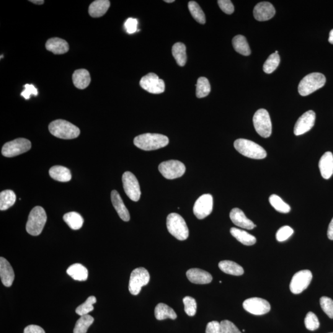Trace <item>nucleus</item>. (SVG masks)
<instances>
[{"mask_svg":"<svg viewBox=\"0 0 333 333\" xmlns=\"http://www.w3.org/2000/svg\"><path fill=\"white\" fill-rule=\"evenodd\" d=\"M134 144L144 151H153L164 148L169 143L167 136L157 133H144L136 136Z\"/></svg>","mask_w":333,"mask_h":333,"instance_id":"1","label":"nucleus"},{"mask_svg":"<svg viewBox=\"0 0 333 333\" xmlns=\"http://www.w3.org/2000/svg\"><path fill=\"white\" fill-rule=\"evenodd\" d=\"M49 131L57 138L65 139H74L78 137L81 130L77 126L68 121L56 120L50 123Z\"/></svg>","mask_w":333,"mask_h":333,"instance_id":"2","label":"nucleus"},{"mask_svg":"<svg viewBox=\"0 0 333 333\" xmlns=\"http://www.w3.org/2000/svg\"><path fill=\"white\" fill-rule=\"evenodd\" d=\"M234 147L240 154L249 158L262 159L267 157V152L261 146L248 139H236Z\"/></svg>","mask_w":333,"mask_h":333,"instance_id":"3","label":"nucleus"},{"mask_svg":"<svg viewBox=\"0 0 333 333\" xmlns=\"http://www.w3.org/2000/svg\"><path fill=\"white\" fill-rule=\"evenodd\" d=\"M326 83V77L319 72H314L304 77L299 84L298 91L303 97L308 96L321 89Z\"/></svg>","mask_w":333,"mask_h":333,"instance_id":"4","label":"nucleus"},{"mask_svg":"<svg viewBox=\"0 0 333 333\" xmlns=\"http://www.w3.org/2000/svg\"><path fill=\"white\" fill-rule=\"evenodd\" d=\"M47 216L45 210L40 206H36L31 211L26 224V230L32 236H38L45 226Z\"/></svg>","mask_w":333,"mask_h":333,"instance_id":"5","label":"nucleus"},{"mask_svg":"<svg viewBox=\"0 0 333 333\" xmlns=\"http://www.w3.org/2000/svg\"><path fill=\"white\" fill-rule=\"evenodd\" d=\"M167 227L169 233L180 241H184L189 236L187 224L179 214L172 213L168 216Z\"/></svg>","mask_w":333,"mask_h":333,"instance_id":"6","label":"nucleus"},{"mask_svg":"<svg viewBox=\"0 0 333 333\" xmlns=\"http://www.w3.org/2000/svg\"><path fill=\"white\" fill-rule=\"evenodd\" d=\"M253 123L255 130L262 137L268 138L272 135V122L267 110L260 109L256 111L253 117Z\"/></svg>","mask_w":333,"mask_h":333,"instance_id":"7","label":"nucleus"},{"mask_svg":"<svg viewBox=\"0 0 333 333\" xmlns=\"http://www.w3.org/2000/svg\"><path fill=\"white\" fill-rule=\"evenodd\" d=\"M150 280L148 271L143 267L133 270L129 281L128 290L132 295L136 296L140 293L142 287L148 285Z\"/></svg>","mask_w":333,"mask_h":333,"instance_id":"8","label":"nucleus"},{"mask_svg":"<svg viewBox=\"0 0 333 333\" xmlns=\"http://www.w3.org/2000/svg\"><path fill=\"white\" fill-rule=\"evenodd\" d=\"M32 146L30 141L25 138H17L5 143L2 148V154L7 157L18 156L30 150Z\"/></svg>","mask_w":333,"mask_h":333,"instance_id":"9","label":"nucleus"},{"mask_svg":"<svg viewBox=\"0 0 333 333\" xmlns=\"http://www.w3.org/2000/svg\"><path fill=\"white\" fill-rule=\"evenodd\" d=\"M159 170L167 179L173 180L184 175L186 167L184 164L176 160H170L159 164Z\"/></svg>","mask_w":333,"mask_h":333,"instance_id":"10","label":"nucleus"},{"mask_svg":"<svg viewBox=\"0 0 333 333\" xmlns=\"http://www.w3.org/2000/svg\"><path fill=\"white\" fill-rule=\"evenodd\" d=\"M122 183L123 189L126 196L131 201L137 202L141 197L140 187L137 179L130 172H126L123 174Z\"/></svg>","mask_w":333,"mask_h":333,"instance_id":"11","label":"nucleus"},{"mask_svg":"<svg viewBox=\"0 0 333 333\" xmlns=\"http://www.w3.org/2000/svg\"><path fill=\"white\" fill-rule=\"evenodd\" d=\"M312 273L309 270L299 271L293 276L290 288L292 293L299 294L306 290L311 283Z\"/></svg>","mask_w":333,"mask_h":333,"instance_id":"12","label":"nucleus"},{"mask_svg":"<svg viewBox=\"0 0 333 333\" xmlns=\"http://www.w3.org/2000/svg\"><path fill=\"white\" fill-rule=\"evenodd\" d=\"M139 84L142 89L152 94H162L166 87L163 80L154 73H149L142 77Z\"/></svg>","mask_w":333,"mask_h":333,"instance_id":"13","label":"nucleus"},{"mask_svg":"<svg viewBox=\"0 0 333 333\" xmlns=\"http://www.w3.org/2000/svg\"><path fill=\"white\" fill-rule=\"evenodd\" d=\"M245 311L255 316H262L269 312L270 304L264 299L252 298L246 299L242 304Z\"/></svg>","mask_w":333,"mask_h":333,"instance_id":"14","label":"nucleus"},{"mask_svg":"<svg viewBox=\"0 0 333 333\" xmlns=\"http://www.w3.org/2000/svg\"><path fill=\"white\" fill-rule=\"evenodd\" d=\"M213 198L211 195L206 194L200 196L196 201L193 213L200 220L207 218L213 212Z\"/></svg>","mask_w":333,"mask_h":333,"instance_id":"15","label":"nucleus"},{"mask_svg":"<svg viewBox=\"0 0 333 333\" xmlns=\"http://www.w3.org/2000/svg\"><path fill=\"white\" fill-rule=\"evenodd\" d=\"M316 115L313 111H308L299 118L294 128V135L299 136L311 130L316 122Z\"/></svg>","mask_w":333,"mask_h":333,"instance_id":"16","label":"nucleus"},{"mask_svg":"<svg viewBox=\"0 0 333 333\" xmlns=\"http://www.w3.org/2000/svg\"><path fill=\"white\" fill-rule=\"evenodd\" d=\"M274 6L269 2H260L255 6L254 16L258 21H266L272 19L275 14Z\"/></svg>","mask_w":333,"mask_h":333,"instance_id":"17","label":"nucleus"},{"mask_svg":"<svg viewBox=\"0 0 333 333\" xmlns=\"http://www.w3.org/2000/svg\"><path fill=\"white\" fill-rule=\"evenodd\" d=\"M229 218L235 225L241 228L252 229L256 226L251 221L247 218L243 212L238 208L232 209L229 214Z\"/></svg>","mask_w":333,"mask_h":333,"instance_id":"18","label":"nucleus"},{"mask_svg":"<svg viewBox=\"0 0 333 333\" xmlns=\"http://www.w3.org/2000/svg\"><path fill=\"white\" fill-rule=\"evenodd\" d=\"M0 277L6 287H10L13 283L14 273L9 262L3 257L0 258Z\"/></svg>","mask_w":333,"mask_h":333,"instance_id":"19","label":"nucleus"},{"mask_svg":"<svg viewBox=\"0 0 333 333\" xmlns=\"http://www.w3.org/2000/svg\"><path fill=\"white\" fill-rule=\"evenodd\" d=\"M187 276L191 282L199 285H205L211 283L213 281V277L210 273L199 268H192L188 270Z\"/></svg>","mask_w":333,"mask_h":333,"instance_id":"20","label":"nucleus"},{"mask_svg":"<svg viewBox=\"0 0 333 333\" xmlns=\"http://www.w3.org/2000/svg\"><path fill=\"white\" fill-rule=\"evenodd\" d=\"M320 173L324 179L328 180L333 174V155L331 152L328 151L321 157L319 162Z\"/></svg>","mask_w":333,"mask_h":333,"instance_id":"21","label":"nucleus"},{"mask_svg":"<svg viewBox=\"0 0 333 333\" xmlns=\"http://www.w3.org/2000/svg\"><path fill=\"white\" fill-rule=\"evenodd\" d=\"M111 201H112L113 208L117 211L120 218L124 222L130 221V216L128 209H126L122 198L116 190H113L111 192Z\"/></svg>","mask_w":333,"mask_h":333,"instance_id":"22","label":"nucleus"},{"mask_svg":"<svg viewBox=\"0 0 333 333\" xmlns=\"http://www.w3.org/2000/svg\"><path fill=\"white\" fill-rule=\"evenodd\" d=\"M46 48L55 55H63L68 52L69 46L66 40L59 38H52L46 42Z\"/></svg>","mask_w":333,"mask_h":333,"instance_id":"23","label":"nucleus"},{"mask_svg":"<svg viewBox=\"0 0 333 333\" xmlns=\"http://www.w3.org/2000/svg\"><path fill=\"white\" fill-rule=\"evenodd\" d=\"M72 81L75 87L77 89L83 90L89 87L91 82V77L87 70L78 69L74 72Z\"/></svg>","mask_w":333,"mask_h":333,"instance_id":"24","label":"nucleus"},{"mask_svg":"<svg viewBox=\"0 0 333 333\" xmlns=\"http://www.w3.org/2000/svg\"><path fill=\"white\" fill-rule=\"evenodd\" d=\"M108 0H97L90 5L89 12L92 17H100L104 15L110 7Z\"/></svg>","mask_w":333,"mask_h":333,"instance_id":"25","label":"nucleus"},{"mask_svg":"<svg viewBox=\"0 0 333 333\" xmlns=\"http://www.w3.org/2000/svg\"><path fill=\"white\" fill-rule=\"evenodd\" d=\"M49 174L53 179L58 182H69L72 179V175L70 170L65 167L55 166L51 168Z\"/></svg>","mask_w":333,"mask_h":333,"instance_id":"26","label":"nucleus"},{"mask_svg":"<svg viewBox=\"0 0 333 333\" xmlns=\"http://www.w3.org/2000/svg\"><path fill=\"white\" fill-rule=\"evenodd\" d=\"M219 267L222 272L226 274L234 276H241L244 274L243 268L236 262L230 260H223L219 262Z\"/></svg>","mask_w":333,"mask_h":333,"instance_id":"27","label":"nucleus"},{"mask_svg":"<svg viewBox=\"0 0 333 333\" xmlns=\"http://www.w3.org/2000/svg\"><path fill=\"white\" fill-rule=\"evenodd\" d=\"M154 314L155 317L158 320L167 319L175 320L177 318V314L174 309L163 303L157 304L155 308Z\"/></svg>","mask_w":333,"mask_h":333,"instance_id":"28","label":"nucleus"},{"mask_svg":"<svg viewBox=\"0 0 333 333\" xmlns=\"http://www.w3.org/2000/svg\"><path fill=\"white\" fill-rule=\"evenodd\" d=\"M230 233L231 235L235 237L237 241L241 242L242 244L246 245V246H252V245L255 244L257 241L255 236L247 233L246 231L242 230V229L231 228Z\"/></svg>","mask_w":333,"mask_h":333,"instance_id":"29","label":"nucleus"},{"mask_svg":"<svg viewBox=\"0 0 333 333\" xmlns=\"http://www.w3.org/2000/svg\"><path fill=\"white\" fill-rule=\"evenodd\" d=\"M67 273L76 281H86L88 278V270L81 264H75L70 266Z\"/></svg>","mask_w":333,"mask_h":333,"instance_id":"30","label":"nucleus"},{"mask_svg":"<svg viewBox=\"0 0 333 333\" xmlns=\"http://www.w3.org/2000/svg\"><path fill=\"white\" fill-rule=\"evenodd\" d=\"M172 55L176 61L178 65L183 67L187 63V48L185 44L178 42L173 46Z\"/></svg>","mask_w":333,"mask_h":333,"instance_id":"31","label":"nucleus"},{"mask_svg":"<svg viewBox=\"0 0 333 333\" xmlns=\"http://www.w3.org/2000/svg\"><path fill=\"white\" fill-rule=\"evenodd\" d=\"M232 44H233L234 50L242 55L249 56L251 53L249 44L247 43L246 37L243 35L235 36L232 40Z\"/></svg>","mask_w":333,"mask_h":333,"instance_id":"32","label":"nucleus"},{"mask_svg":"<svg viewBox=\"0 0 333 333\" xmlns=\"http://www.w3.org/2000/svg\"><path fill=\"white\" fill-rule=\"evenodd\" d=\"M63 220L74 230L81 229L83 225L84 219L81 214L76 212L67 213L63 217Z\"/></svg>","mask_w":333,"mask_h":333,"instance_id":"33","label":"nucleus"},{"mask_svg":"<svg viewBox=\"0 0 333 333\" xmlns=\"http://www.w3.org/2000/svg\"><path fill=\"white\" fill-rule=\"evenodd\" d=\"M16 200L14 192L12 190H4L0 193V210L5 211L14 205Z\"/></svg>","mask_w":333,"mask_h":333,"instance_id":"34","label":"nucleus"},{"mask_svg":"<svg viewBox=\"0 0 333 333\" xmlns=\"http://www.w3.org/2000/svg\"><path fill=\"white\" fill-rule=\"evenodd\" d=\"M94 322V317L89 315L81 316L76 322L74 329V333H87L89 327Z\"/></svg>","mask_w":333,"mask_h":333,"instance_id":"35","label":"nucleus"},{"mask_svg":"<svg viewBox=\"0 0 333 333\" xmlns=\"http://www.w3.org/2000/svg\"><path fill=\"white\" fill-rule=\"evenodd\" d=\"M188 9L190 10L191 14L198 23L201 24H205L206 21V15L202 9L197 2L191 1L188 2Z\"/></svg>","mask_w":333,"mask_h":333,"instance_id":"36","label":"nucleus"},{"mask_svg":"<svg viewBox=\"0 0 333 333\" xmlns=\"http://www.w3.org/2000/svg\"><path fill=\"white\" fill-rule=\"evenodd\" d=\"M211 87L207 78L201 77L199 78L196 84V97L203 98L210 94Z\"/></svg>","mask_w":333,"mask_h":333,"instance_id":"37","label":"nucleus"},{"mask_svg":"<svg viewBox=\"0 0 333 333\" xmlns=\"http://www.w3.org/2000/svg\"><path fill=\"white\" fill-rule=\"evenodd\" d=\"M269 202L272 207L279 213L287 214L291 211L290 206L287 203L284 202L282 199L277 195H271L269 198Z\"/></svg>","mask_w":333,"mask_h":333,"instance_id":"38","label":"nucleus"},{"mask_svg":"<svg viewBox=\"0 0 333 333\" xmlns=\"http://www.w3.org/2000/svg\"><path fill=\"white\" fill-rule=\"evenodd\" d=\"M280 63V57L278 54L273 53L265 62L263 70L266 74H271L277 69Z\"/></svg>","mask_w":333,"mask_h":333,"instance_id":"39","label":"nucleus"},{"mask_svg":"<svg viewBox=\"0 0 333 333\" xmlns=\"http://www.w3.org/2000/svg\"><path fill=\"white\" fill-rule=\"evenodd\" d=\"M97 303V298L95 296H90L84 304L80 305L76 309V312L79 316H84L94 311V304Z\"/></svg>","mask_w":333,"mask_h":333,"instance_id":"40","label":"nucleus"},{"mask_svg":"<svg viewBox=\"0 0 333 333\" xmlns=\"http://www.w3.org/2000/svg\"><path fill=\"white\" fill-rule=\"evenodd\" d=\"M183 304L185 306V312L188 316L193 317L196 314L197 309V304L194 298L190 296H186L183 299Z\"/></svg>","mask_w":333,"mask_h":333,"instance_id":"41","label":"nucleus"},{"mask_svg":"<svg viewBox=\"0 0 333 333\" xmlns=\"http://www.w3.org/2000/svg\"><path fill=\"white\" fill-rule=\"evenodd\" d=\"M304 323H305L306 329L310 331H315L320 327L318 317L312 312H309L307 314Z\"/></svg>","mask_w":333,"mask_h":333,"instance_id":"42","label":"nucleus"},{"mask_svg":"<svg viewBox=\"0 0 333 333\" xmlns=\"http://www.w3.org/2000/svg\"><path fill=\"white\" fill-rule=\"evenodd\" d=\"M320 306L323 311L330 319H333V301L329 297L324 296L320 299Z\"/></svg>","mask_w":333,"mask_h":333,"instance_id":"43","label":"nucleus"},{"mask_svg":"<svg viewBox=\"0 0 333 333\" xmlns=\"http://www.w3.org/2000/svg\"><path fill=\"white\" fill-rule=\"evenodd\" d=\"M294 233L293 229L289 226H283L278 229L277 234H276V238L279 242L286 241L293 235Z\"/></svg>","mask_w":333,"mask_h":333,"instance_id":"44","label":"nucleus"},{"mask_svg":"<svg viewBox=\"0 0 333 333\" xmlns=\"http://www.w3.org/2000/svg\"><path fill=\"white\" fill-rule=\"evenodd\" d=\"M221 325L222 333H241L236 325L229 320H223Z\"/></svg>","mask_w":333,"mask_h":333,"instance_id":"45","label":"nucleus"},{"mask_svg":"<svg viewBox=\"0 0 333 333\" xmlns=\"http://www.w3.org/2000/svg\"><path fill=\"white\" fill-rule=\"evenodd\" d=\"M218 4L224 13L231 14L233 13L234 7L233 3L229 0H219Z\"/></svg>","mask_w":333,"mask_h":333,"instance_id":"46","label":"nucleus"},{"mask_svg":"<svg viewBox=\"0 0 333 333\" xmlns=\"http://www.w3.org/2000/svg\"><path fill=\"white\" fill-rule=\"evenodd\" d=\"M25 90L21 93V96L25 100H29L31 95L37 96L38 90L33 85L26 84L24 85Z\"/></svg>","mask_w":333,"mask_h":333,"instance_id":"47","label":"nucleus"},{"mask_svg":"<svg viewBox=\"0 0 333 333\" xmlns=\"http://www.w3.org/2000/svg\"><path fill=\"white\" fill-rule=\"evenodd\" d=\"M138 20L133 18H128L125 23V28L127 33H133L137 31Z\"/></svg>","mask_w":333,"mask_h":333,"instance_id":"48","label":"nucleus"},{"mask_svg":"<svg viewBox=\"0 0 333 333\" xmlns=\"http://www.w3.org/2000/svg\"><path fill=\"white\" fill-rule=\"evenodd\" d=\"M206 333H222L221 323L217 321L209 322L206 327Z\"/></svg>","mask_w":333,"mask_h":333,"instance_id":"49","label":"nucleus"},{"mask_svg":"<svg viewBox=\"0 0 333 333\" xmlns=\"http://www.w3.org/2000/svg\"><path fill=\"white\" fill-rule=\"evenodd\" d=\"M24 333H45V332L42 328L38 325H31L25 328Z\"/></svg>","mask_w":333,"mask_h":333,"instance_id":"50","label":"nucleus"},{"mask_svg":"<svg viewBox=\"0 0 333 333\" xmlns=\"http://www.w3.org/2000/svg\"><path fill=\"white\" fill-rule=\"evenodd\" d=\"M327 235L330 240H333V218L329 224V229H328Z\"/></svg>","mask_w":333,"mask_h":333,"instance_id":"51","label":"nucleus"},{"mask_svg":"<svg viewBox=\"0 0 333 333\" xmlns=\"http://www.w3.org/2000/svg\"><path fill=\"white\" fill-rule=\"evenodd\" d=\"M329 41L330 43L333 45V29L330 31Z\"/></svg>","mask_w":333,"mask_h":333,"instance_id":"52","label":"nucleus"},{"mask_svg":"<svg viewBox=\"0 0 333 333\" xmlns=\"http://www.w3.org/2000/svg\"><path fill=\"white\" fill-rule=\"evenodd\" d=\"M36 4H43L44 3L43 0H33V1H29Z\"/></svg>","mask_w":333,"mask_h":333,"instance_id":"53","label":"nucleus"},{"mask_svg":"<svg viewBox=\"0 0 333 333\" xmlns=\"http://www.w3.org/2000/svg\"><path fill=\"white\" fill-rule=\"evenodd\" d=\"M165 2H168V3H171V2H174V0H165Z\"/></svg>","mask_w":333,"mask_h":333,"instance_id":"54","label":"nucleus"},{"mask_svg":"<svg viewBox=\"0 0 333 333\" xmlns=\"http://www.w3.org/2000/svg\"></svg>","mask_w":333,"mask_h":333,"instance_id":"55","label":"nucleus"}]
</instances>
